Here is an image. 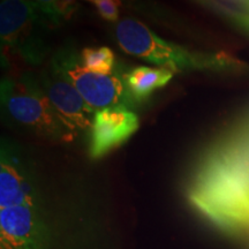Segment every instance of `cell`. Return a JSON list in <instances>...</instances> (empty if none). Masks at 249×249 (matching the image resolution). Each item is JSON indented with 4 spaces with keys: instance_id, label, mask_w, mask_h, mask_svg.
I'll use <instances>...</instances> for the list:
<instances>
[{
    "instance_id": "cell-1",
    "label": "cell",
    "mask_w": 249,
    "mask_h": 249,
    "mask_svg": "<svg viewBox=\"0 0 249 249\" xmlns=\"http://www.w3.org/2000/svg\"><path fill=\"white\" fill-rule=\"evenodd\" d=\"M187 198L196 213L225 234H249V111L202 152Z\"/></svg>"
},
{
    "instance_id": "cell-2",
    "label": "cell",
    "mask_w": 249,
    "mask_h": 249,
    "mask_svg": "<svg viewBox=\"0 0 249 249\" xmlns=\"http://www.w3.org/2000/svg\"><path fill=\"white\" fill-rule=\"evenodd\" d=\"M116 38L123 51L134 57L166 68L173 73L192 71H226L235 61L225 54L194 52L167 42L135 18H124L116 27Z\"/></svg>"
},
{
    "instance_id": "cell-3",
    "label": "cell",
    "mask_w": 249,
    "mask_h": 249,
    "mask_svg": "<svg viewBox=\"0 0 249 249\" xmlns=\"http://www.w3.org/2000/svg\"><path fill=\"white\" fill-rule=\"evenodd\" d=\"M1 103L15 124L40 136L71 141L76 135L64 123L34 75L27 74L18 81L2 80Z\"/></svg>"
},
{
    "instance_id": "cell-4",
    "label": "cell",
    "mask_w": 249,
    "mask_h": 249,
    "mask_svg": "<svg viewBox=\"0 0 249 249\" xmlns=\"http://www.w3.org/2000/svg\"><path fill=\"white\" fill-rule=\"evenodd\" d=\"M46 28L52 26L35 0H2L0 4L2 44L30 64H39L48 53Z\"/></svg>"
},
{
    "instance_id": "cell-5",
    "label": "cell",
    "mask_w": 249,
    "mask_h": 249,
    "mask_svg": "<svg viewBox=\"0 0 249 249\" xmlns=\"http://www.w3.org/2000/svg\"><path fill=\"white\" fill-rule=\"evenodd\" d=\"M52 62L66 75L93 111L113 107L134 108L124 88L123 74L89 71L82 65L80 55L71 49L61 50Z\"/></svg>"
},
{
    "instance_id": "cell-6",
    "label": "cell",
    "mask_w": 249,
    "mask_h": 249,
    "mask_svg": "<svg viewBox=\"0 0 249 249\" xmlns=\"http://www.w3.org/2000/svg\"><path fill=\"white\" fill-rule=\"evenodd\" d=\"M43 91L68 128L77 133L90 130L95 113L70 80L51 61L38 77Z\"/></svg>"
},
{
    "instance_id": "cell-7",
    "label": "cell",
    "mask_w": 249,
    "mask_h": 249,
    "mask_svg": "<svg viewBox=\"0 0 249 249\" xmlns=\"http://www.w3.org/2000/svg\"><path fill=\"white\" fill-rule=\"evenodd\" d=\"M140 127L138 114L124 107H113L95 113L89 130V156L93 160L104 157L123 145Z\"/></svg>"
},
{
    "instance_id": "cell-8",
    "label": "cell",
    "mask_w": 249,
    "mask_h": 249,
    "mask_svg": "<svg viewBox=\"0 0 249 249\" xmlns=\"http://www.w3.org/2000/svg\"><path fill=\"white\" fill-rule=\"evenodd\" d=\"M1 249H44L45 229L36 205L0 208Z\"/></svg>"
},
{
    "instance_id": "cell-9",
    "label": "cell",
    "mask_w": 249,
    "mask_h": 249,
    "mask_svg": "<svg viewBox=\"0 0 249 249\" xmlns=\"http://www.w3.org/2000/svg\"><path fill=\"white\" fill-rule=\"evenodd\" d=\"M36 205L33 183L14 155L2 149L0 165V208Z\"/></svg>"
},
{
    "instance_id": "cell-10",
    "label": "cell",
    "mask_w": 249,
    "mask_h": 249,
    "mask_svg": "<svg viewBox=\"0 0 249 249\" xmlns=\"http://www.w3.org/2000/svg\"><path fill=\"white\" fill-rule=\"evenodd\" d=\"M173 71L161 67L138 66L124 71L123 79L133 107H140L151 98L152 93L164 88L172 80Z\"/></svg>"
},
{
    "instance_id": "cell-11",
    "label": "cell",
    "mask_w": 249,
    "mask_h": 249,
    "mask_svg": "<svg viewBox=\"0 0 249 249\" xmlns=\"http://www.w3.org/2000/svg\"><path fill=\"white\" fill-rule=\"evenodd\" d=\"M80 59L83 66L89 71L103 74L114 71L116 57L113 51L107 46L83 49L80 53Z\"/></svg>"
},
{
    "instance_id": "cell-12",
    "label": "cell",
    "mask_w": 249,
    "mask_h": 249,
    "mask_svg": "<svg viewBox=\"0 0 249 249\" xmlns=\"http://www.w3.org/2000/svg\"><path fill=\"white\" fill-rule=\"evenodd\" d=\"M249 30V0H200Z\"/></svg>"
},
{
    "instance_id": "cell-13",
    "label": "cell",
    "mask_w": 249,
    "mask_h": 249,
    "mask_svg": "<svg viewBox=\"0 0 249 249\" xmlns=\"http://www.w3.org/2000/svg\"><path fill=\"white\" fill-rule=\"evenodd\" d=\"M52 27L60 26L77 8L76 0H35Z\"/></svg>"
},
{
    "instance_id": "cell-14",
    "label": "cell",
    "mask_w": 249,
    "mask_h": 249,
    "mask_svg": "<svg viewBox=\"0 0 249 249\" xmlns=\"http://www.w3.org/2000/svg\"><path fill=\"white\" fill-rule=\"evenodd\" d=\"M121 6L120 0H98L96 7L101 17L108 22H116L119 18V8Z\"/></svg>"
}]
</instances>
